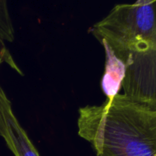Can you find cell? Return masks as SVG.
<instances>
[{"mask_svg":"<svg viewBox=\"0 0 156 156\" xmlns=\"http://www.w3.org/2000/svg\"><path fill=\"white\" fill-rule=\"evenodd\" d=\"M78 134L96 156H156V111L119 93L81 108Z\"/></svg>","mask_w":156,"mask_h":156,"instance_id":"obj_1","label":"cell"},{"mask_svg":"<svg viewBox=\"0 0 156 156\" xmlns=\"http://www.w3.org/2000/svg\"><path fill=\"white\" fill-rule=\"evenodd\" d=\"M90 32L105 48L106 63L123 75L126 66L156 50V0L117 5Z\"/></svg>","mask_w":156,"mask_h":156,"instance_id":"obj_2","label":"cell"},{"mask_svg":"<svg viewBox=\"0 0 156 156\" xmlns=\"http://www.w3.org/2000/svg\"><path fill=\"white\" fill-rule=\"evenodd\" d=\"M0 136L15 156H40L17 119L12 103L0 87Z\"/></svg>","mask_w":156,"mask_h":156,"instance_id":"obj_3","label":"cell"},{"mask_svg":"<svg viewBox=\"0 0 156 156\" xmlns=\"http://www.w3.org/2000/svg\"><path fill=\"white\" fill-rule=\"evenodd\" d=\"M13 38L14 30L8 9L7 0H0V66L6 63L17 73L22 75L5 44V41L11 42Z\"/></svg>","mask_w":156,"mask_h":156,"instance_id":"obj_4","label":"cell"}]
</instances>
